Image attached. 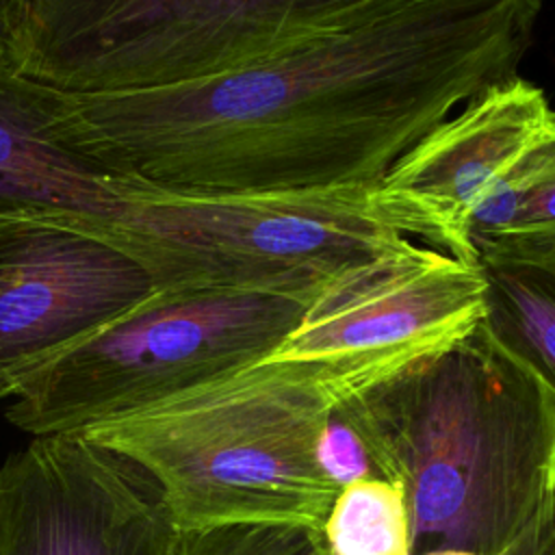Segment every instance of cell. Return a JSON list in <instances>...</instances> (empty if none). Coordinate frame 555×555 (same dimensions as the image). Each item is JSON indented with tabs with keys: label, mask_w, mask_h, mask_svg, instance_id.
Listing matches in <instances>:
<instances>
[{
	"label": "cell",
	"mask_w": 555,
	"mask_h": 555,
	"mask_svg": "<svg viewBox=\"0 0 555 555\" xmlns=\"http://www.w3.org/2000/svg\"><path fill=\"white\" fill-rule=\"evenodd\" d=\"M317 295L176 288L108 323L37 371L4 416L30 434L117 421L275 353Z\"/></svg>",
	"instance_id": "obj_5"
},
{
	"label": "cell",
	"mask_w": 555,
	"mask_h": 555,
	"mask_svg": "<svg viewBox=\"0 0 555 555\" xmlns=\"http://www.w3.org/2000/svg\"><path fill=\"white\" fill-rule=\"evenodd\" d=\"M468 241L475 258L555 254V132L531 147L479 202Z\"/></svg>",
	"instance_id": "obj_13"
},
{
	"label": "cell",
	"mask_w": 555,
	"mask_h": 555,
	"mask_svg": "<svg viewBox=\"0 0 555 555\" xmlns=\"http://www.w3.org/2000/svg\"><path fill=\"white\" fill-rule=\"evenodd\" d=\"M483 312L479 264L412 241L330 282L267 360L306 366L338 401L466 338Z\"/></svg>",
	"instance_id": "obj_7"
},
{
	"label": "cell",
	"mask_w": 555,
	"mask_h": 555,
	"mask_svg": "<svg viewBox=\"0 0 555 555\" xmlns=\"http://www.w3.org/2000/svg\"><path fill=\"white\" fill-rule=\"evenodd\" d=\"M72 100L0 56V215L106 221L141 191L69 141Z\"/></svg>",
	"instance_id": "obj_11"
},
{
	"label": "cell",
	"mask_w": 555,
	"mask_h": 555,
	"mask_svg": "<svg viewBox=\"0 0 555 555\" xmlns=\"http://www.w3.org/2000/svg\"><path fill=\"white\" fill-rule=\"evenodd\" d=\"M334 408L403 490L412 555H503L555 503V395L481 323Z\"/></svg>",
	"instance_id": "obj_2"
},
{
	"label": "cell",
	"mask_w": 555,
	"mask_h": 555,
	"mask_svg": "<svg viewBox=\"0 0 555 555\" xmlns=\"http://www.w3.org/2000/svg\"><path fill=\"white\" fill-rule=\"evenodd\" d=\"M319 457L338 488H345L360 479H379L362 438L351 427V423L334 408V403L321 434Z\"/></svg>",
	"instance_id": "obj_16"
},
{
	"label": "cell",
	"mask_w": 555,
	"mask_h": 555,
	"mask_svg": "<svg viewBox=\"0 0 555 555\" xmlns=\"http://www.w3.org/2000/svg\"><path fill=\"white\" fill-rule=\"evenodd\" d=\"M414 555H477V553L462 551V548H434V551H423V553H414Z\"/></svg>",
	"instance_id": "obj_19"
},
{
	"label": "cell",
	"mask_w": 555,
	"mask_h": 555,
	"mask_svg": "<svg viewBox=\"0 0 555 555\" xmlns=\"http://www.w3.org/2000/svg\"><path fill=\"white\" fill-rule=\"evenodd\" d=\"M555 503L548 505L503 555H548Z\"/></svg>",
	"instance_id": "obj_17"
},
{
	"label": "cell",
	"mask_w": 555,
	"mask_h": 555,
	"mask_svg": "<svg viewBox=\"0 0 555 555\" xmlns=\"http://www.w3.org/2000/svg\"><path fill=\"white\" fill-rule=\"evenodd\" d=\"M334 399L301 364L262 360L80 434L139 462L180 531L323 529L340 492L319 457Z\"/></svg>",
	"instance_id": "obj_3"
},
{
	"label": "cell",
	"mask_w": 555,
	"mask_h": 555,
	"mask_svg": "<svg viewBox=\"0 0 555 555\" xmlns=\"http://www.w3.org/2000/svg\"><path fill=\"white\" fill-rule=\"evenodd\" d=\"M178 555H330V551L317 529L228 525L182 531Z\"/></svg>",
	"instance_id": "obj_15"
},
{
	"label": "cell",
	"mask_w": 555,
	"mask_h": 555,
	"mask_svg": "<svg viewBox=\"0 0 555 555\" xmlns=\"http://www.w3.org/2000/svg\"><path fill=\"white\" fill-rule=\"evenodd\" d=\"M540 0H369L234 69L74 95L69 141L134 189H371L425 134L516 76Z\"/></svg>",
	"instance_id": "obj_1"
},
{
	"label": "cell",
	"mask_w": 555,
	"mask_h": 555,
	"mask_svg": "<svg viewBox=\"0 0 555 555\" xmlns=\"http://www.w3.org/2000/svg\"><path fill=\"white\" fill-rule=\"evenodd\" d=\"M555 132L546 93L518 76L492 85L438 124L375 186L416 241L475 262L468 223L492 186Z\"/></svg>",
	"instance_id": "obj_10"
},
{
	"label": "cell",
	"mask_w": 555,
	"mask_h": 555,
	"mask_svg": "<svg viewBox=\"0 0 555 555\" xmlns=\"http://www.w3.org/2000/svg\"><path fill=\"white\" fill-rule=\"evenodd\" d=\"M154 293L147 269L85 223L0 215V401Z\"/></svg>",
	"instance_id": "obj_9"
},
{
	"label": "cell",
	"mask_w": 555,
	"mask_h": 555,
	"mask_svg": "<svg viewBox=\"0 0 555 555\" xmlns=\"http://www.w3.org/2000/svg\"><path fill=\"white\" fill-rule=\"evenodd\" d=\"M369 0H28L7 61L72 95L208 78Z\"/></svg>",
	"instance_id": "obj_6"
},
{
	"label": "cell",
	"mask_w": 555,
	"mask_h": 555,
	"mask_svg": "<svg viewBox=\"0 0 555 555\" xmlns=\"http://www.w3.org/2000/svg\"><path fill=\"white\" fill-rule=\"evenodd\" d=\"M180 538L158 481L80 431L0 464V555H178Z\"/></svg>",
	"instance_id": "obj_8"
},
{
	"label": "cell",
	"mask_w": 555,
	"mask_h": 555,
	"mask_svg": "<svg viewBox=\"0 0 555 555\" xmlns=\"http://www.w3.org/2000/svg\"><path fill=\"white\" fill-rule=\"evenodd\" d=\"M28 0H0V56L7 59Z\"/></svg>",
	"instance_id": "obj_18"
},
{
	"label": "cell",
	"mask_w": 555,
	"mask_h": 555,
	"mask_svg": "<svg viewBox=\"0 0 555 555\" xmlns=\"http://www.w3.org/2000/svg\"><path fill=\"white\" fill-rule=\"evenodd\" d=\"M80 223L130 251L156 291L319 295L349 269L416 241L384 210L375 186L247 195L143 189L111 219Z\"/></svg>",
	"instance_id": "obj_4"
},
{
	"label": "cell",
	"mask_w": 555,
	"mask_h": 555,
	"mask_svg": "<svg viewBox=\"0 0 555 555\" xmlns=\"http://www.w3.org/2000/svg\"><path fill=\"white\" fill-rule=\"evenodd\" d=\"M321 533L330 555H412L403 490L377 477L340 488Z\"/></svg>",
	"instance_id": "obj_14"
},
{
	"label": "cell",
	"mask_w": 555,
	"mask_h": 555,
	"mask_svg": "<svg viewBox=\"0 0 555 555\" xmlns=\"http://www.w3.org/2000/svg\"><path fill=\"white\" fill-rule=\"evenodd\" d=\"M548 555H555V518H553V531H551V544H548Z\"/></svg>",
	"instance_id": "obj_20"
},
{
	"label": "cell",
	"mask_w": 555,
	"mask_h": 555,
	"mask_svg": "<svg viewBox=\"0 0 555 555\" xmlns=\"http://www.w3.org/2000/svg\"><path fill=\"white\" fill-rule=\"evenodd\" d=\"M481 330L555 395V254L538 258L483 256Z\"/></svg>",
	"instance_id": "obj_12"
}]
</instances>
